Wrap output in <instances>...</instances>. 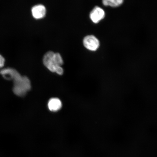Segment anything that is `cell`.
<instances>
[{
	"label": "cell",
	"instance_id": "9c48e42d",
	"mask_svg": "<svg viewBox=\"0 0 157 157\" xmlns=\"http://www.w3.org/2000/svg\"><path fill=\"white\" fill-rule=\"evenodd\" d=\"M63 69L61 66L57 68L56 71V72L59 75H62L63 74Z\"/></svg>",
	"mask_w": 157,
	"mask_h": 157
},
{
	"label": "cell",
	"instance_id": "5b68a950",
	"mask_svg": "<svg viewBox=\"0 0 157 157\" xmlns=\"http://www.w3.org/2000/svg\"><path fill=\"white\" fill-rule=\"evenodd\" d=\"M32 14L34 18L39 19L43 18L46 15V10L44 6L42 5H38L33 7L32 10Z\"/></svg>",
	"mask_w": 157,
	"mask_h": 157
},
{
	"label": "cell",
	"instance_id": "277c9868",
	"mask_svg": "<svg viewBox=\"0 0 157 157\" xmlns=\"http://www.w3.org/2000/svg\"><path fill=\"white\" fill-rule=\"evenodd\" d=\"M90 18L94 23H97L105 17V12L101 8L98 6L94 7L90 15Z\"/></svg>",
	"mask_w": 157,
	"mask_h": 157
},
{
	"label": "cell",
	"instance_id": "7a4b0ae2",
	"mask_svg": "<svg viewBox=\"0 0 157 157\" xmlns=\"http://www.w3.org/2000/svg\"><path fill=\"white\" fill-rule=\"evenodd\" d=\"M13 93L19 97L25 96L31 90V82L27 76L19 75L13 80Z\"/></svg>",
	"mask_w": 157,
	"mask_h": 157
},
{
	"label": "cell",
	"instance_id": "30bf717a",
	"mask_svg": "<svg viewBox=\"0 0 157 157\" xmlns=\"http://www.w3.org/2000/svg\"><path fill=\"white\" fill-rule=\"evenodd\" d=\"M5 59L0 55V68L3 67L5 65Z\"/></svg>",
	"mask_w": 157,
	"mask_h": 157
},
{
	"label": "cell",
	"instance_id": "6da1fadb",
	"mask_svg": "<svg viewBox=\"0 0 157 157\" xmlns=\"http://www.w3.org/2000/svg\"><path fill=\"white\" fill-rule=\"evenodd\" d=\"M44 65L51 71L56 72L57 68L63 64V61L58 53L49 51L44 55L43 58Z\"/></svg>",
	"mask_w": 157,
	"mask_h": 157
},
{
	"label": "cell",
	"instance_id": "52a82bcc",
	"mask_svg": "<svg viewBox=\"0 0 157 157\" xmlns=\"http://www.w3.org/2000/svg\"><path fill=\"white\" fill-rule=\"evenodd\" d=\"M49 110L52 112L58 111L62 107L60 100L57 98H52L49 100L48 104Z\"/></svg>",
	"mask_w": 157,
	"mask_h": 157
},
{
	"label": "cell",
	"instance_id": "3957f363",
	"mask_svg": "<svg viewBox=\"0 0 157 157\" xmlns=\"http://www.w3.org/2000/svg\"><path fill=\"white\" fill-rule=\"evenodd\" d=\"M83 44L86 48L91 51L97 50L100 46L99 41L93 35H88L84 38Z\"/></svg>",
	"mask_w": 157,
	"mask_h": 157
},
{
	"label": "cell",
	"instance_id": "ba28073f",
	"mask_svg": "<svg viewBox=\"0 0 157 157\" xmlns=\"http://www.w3.org/2000/svg\"><path fill=\"white\" fill-rule=\"evenodd\" d=\"M124 1V0H102V3L106 6L116 8L122 5Z\"/></svg>",
	"mask_w": 157,
	"mask_h": 157
},
{
	"label": "cell",
	"instance_id": "8992f818",
	"mask_svg": "<svg viewBox=\"0 0 157 157\" xmlns=\"http://www.w3.org/2000/svg\"><path fill=\"white\" fill-rule=\"evenodd\" d=\"M0 73L6 79L8 80H13L21 75L17 70L10 68L3 69L0 71Z\"/></svg>",
	"mask_w": 157,
	"mask_h": 157
}]
</instances>
